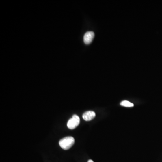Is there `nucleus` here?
Masks as SVG:
<instances>
[{
    "instance_id": "nucleus-4",
    "label": "nucleus",
    "mask_w": 162,
    "mask_h": 162,
    "mask_svg": "<svg viewBox=\"0 0 162 162\" xmlns=\"http://www.w3.org/2000/svg\"><path fill=\"white\" fill-rule=\"evenodd\" d=\"M96 117V113L92 111H88L83 114V119L86 121H89L94 119Z\"/></svg>"
},
{
    "instance_id": "nucleus-1",
    "label": "nucleus",
    "mask_w": 162,
    "mask_h": 162,
    "mask_svg": "<svg viewBox=\"0 0 162 162\" xmlns=\"http://www.w3.org/2000/svg\"><path fill=\"white\" fill-rule=\"evenodd\" d=\"M75 142V138L72 137H67L59 141V145L61 148L68 150L72 147Z\"/></svg>"
},
{
    "instance_id": "nucleus-3",
    "label": "nucleus",
    "mask_w": 162,
    "mask_h": 162,
    "mask_svg": "<svg viewBox=\"0 0 162 162\" xmlns=\"http://www.w3.org/2000/svg\"><path fill=\"white\" fill-rule=\"evenodd\" d=\"M95 34L92 31H89L85 34L83 37L84 43L87 45L90 44L94 38Z\"/></svg>"
},
{
    "instance_id": "nucleus-6",
    "label": "nucleus",
    "mask_w": 162,
    "mask_h": 162,
    "mask_svg": "<svg viewBox=\"0 0 162 162\" xmlns=\"http://www.w3.org/2000/svg\"><path fill=\"white\" fill-rule=\"evenodd\" d=\"M87 162H93V160H91V159H90V160H89Z\"/></svg>"
},
{
    "instance_id": "nucleus-5",
    "label": "nucleus",
    "mask_w": 162,
    "mask_h": 162,
    "mask_svg": "<svg viewBox=\"0 0 162 162\" xmlns=\"http://www.w3.org/2000/svg\"><path fill=\"white\" fill-rule=\"evenodd\" d=\"M120 105L124 107H132L134 106V104L127 100H124L121 102Z\"/></svg>"
},
{
    "instance_id": "nucleus-2",
    "label": "nucleus",
    "mask_w": 162,
    "mask_h": 162,
    "mask_svg": "<svg viewBox=\"0 0 162 162\" xmlns=\"http://www.w3.org/2000/svg\"><path fill=\"white\" fill-rule=\"evenodd\" d=\"M80 123V118L78 115L74 114L72 118L68 122L67 126L70 129H74L78 126Z\"/></svg>"
}]
</instances>
